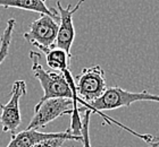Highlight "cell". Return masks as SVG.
<instances>
[{
    "mask_svg": "<svg viewBox=\"0 0 159 147\" xmlns=\"http://www.w3.org/2000/svg\"><path fill=\"white\" fill-rule=\"evenodd\" d=\"M32 71L34 77L40 82V85L43 89V96L41 100L48 98L65 97L75 100L77 95L75 93V84L74 77L70 69L64 72L47 71L41 65V54L35 51H30L29 53Z\"/></svg>",
    "mask_w": 159,
    "mask_h": 147,
    "instance_id": "7a4b0ae2",
    "label": "cell"
},
{
    "mask_svg": "<svg viewBox=\"0 0 159 147\" xmlns=\"http://www.w3.org/2000/svg\"><path fill=\"white\" fill-rule=\"evenodd\" d=\"M40 52L44 53L47 65L51 70L57 72H64L70 69V63L72 56H68L64 50L59 48H42Z\"/></svg>",
    "mask_w": 159,
    "mask_h": 147,
    "instance_id": "30bf717a",
    "label": "cell"
},
{
    "mask_svg": "<svg viewBox=\"0 0 159 147\" xmlns=\"http://www.w3.org/2000/svg\"><path fill=\"white\" fill-rule=\"evenodd\" d=\"M67 141H68L67 138H55V139H49V141L38 143L32 147H61Z\"/></svg>",
    "mask_w": 159,
    "mask_h": 147,
    "instance_id": "4fadbf2b",
    "label": "cell"
},
{
    "mask_svg": "<svg viewBox=\"0 0 159 147\" xmlns=\"http://www.w3.org/2000/svg\"><path fill=\"white\" fill-rule=\"evenodd\" d=\"M92 115V111L86 109L84 111V117L82 119V141L84 143L83 147H91L90 144V136H89V123H90V117Z\"/></svg>",
    "mask_w": 159,
    "mask_h": 147,
    "instance_id": "7c38bea8",
    "label": "cell"
},
{
    "mask_svg": "<svg viewBox=\"0 0 159 147\" xmlns=\"http://www.w3.org/2000/svg\"><path fill=\"white\" fill-rule=\"evenodd\" d=\"M142 101H148V102H157L159 103V95L151 94L148 91H142V92H129L120 87H107L106 92L100 96L98 100L93 101L92 103H90L89 105H86L85 109H89L93 112H96L100 117H102L108 124H116L119 128H123L124 130L127 132L132 134L133 136L142 139L144 143L148 144H152L153 141H157V137H153L149 134H139L136 131L132 130L131 128L126 127L124 124H122L118 121L114 120L108 115H103L102 111H110V110H116L119 108H127L131 104L135 103V102H142Z\"/></svg>",
    "mask_w": 159,
    "mask_h": 147,
    "instance_id": "6da1fadb",
    "label": "cell"
},
{
    "mask_svg": "<svg viewBox=\"0 0 159 147\" xmlns=\"http://www.w3.org/2000/svg\"><path fill=\"white\" fill-rule=\"evenodd\" d=\"M15 25H16V20L14 18H9L7 20L6 27L0 36V65L5 61V59L9 53V46L11 43V39H13Z\"/></svg>",
    "mask_w": 159,
    "mask_h": 147,
    "instance_id": "8fae6325",
    "label": "cell"
},
{
    "mask_svg": "<svg viewBox=\"0 0 159 147\" xmlns=\"http://www.w3.org/2000/svg\"><path fill=\"white\" fill-rule=\"evenodd\" d=\"M55 138H67L68 141H82V136H75L67 129L61 132H41L38 129H25L11 136L6 147H32L33 145Z\"/></svg>",
    "mask_w": 159,
    "mask_h": 147,
    "instance_id": "ba28073f",
    "label": "cell"
},
{
    "mask_svg": "<svg viewBox=\"0 0 159 147\" xmlns=\"http://www.w3.org/2000/svg\"><path fill=\"white\" fill-rule=\"evenodd\" d=\"M91 147H92V146H91Z\"/></svg>",
    "mask_w": 159,
    "mask_h": 147,
    "instance_id": "5bb4252c",
    "label": "cell"
},
{
    "mask_svg": "<svg viewBox=\"0 0 159 147\" xmlns=\"http://www.w3.org/2000/svg\"><path fill=\"white\" fill-rule=\"evenodd\" d=\"M85 0H80L76 3V6L70 8V5L67 7H63L59 0L56 1L57 11L59 15V27H58V33H57L56 41L53 43L55 48H59L64 50L68 56L70 54V48L73 45L74 39H75V28L73 24V16L82 6Z\"/></svg>",
    "mask_w": 159,
    "mask_h": 147,
    "instance_id": "52a82bcc",
    "label": "cell"
},
{
    "mask_svg": "<svg viewBox=\"0 0 159 147\" xmlns=\"http://www.w3.org/2000/svg\"><path fill=\"white\" fill-rule=\"evenodd\" d=\"M0 7L17 8V9L39 13L40 15H48L52 17L53 19L59 20V15L57 9L48 6L47 0H0Z\"/></svg>",
    "mask_w": 159,
    "mask_h": 147,
    "instance_id": "9c48e42d",
    "label": "cell"
},
{
    "mask_svg": "<svg viewBox=\"0 0 159 147\" xmlns=\"http://www.w3.org/2000/svg\"><path fill=\"white\" fill-rule=\"evenodd\" d=\"M58 27L59 20L53 19L48 15H40L38 19L31 23L29 31L24 33V39L39 50L42 48H52Z\"/></svg>",
    "mask_w": 159,
    "mask_h": 147,
    "instance_id": "8992f818",
    "label": "cell"
},
{
    "mask_svg": "<svg viewBox=\"0 0 159 147\" xmlns=\"http://www.w3.org/2000/svg\"><path fill=\"white\" fill-rule=\"evenodd\" d=\"M77 102L83 108L101 96L107 89L105 70L100 66H91L84 68L80 75L74 78Z\"/></svg>",
    "mask_w": 159,
    "mask_h": 147,
    "instance_id": "3957f363",
    "label": "cell"
},
{
    "mask_svg": "<svg viewBox=\"0 0 159 147\" xmlns=\"http://www.w3.org/2000/svg\"><path fill=\"white\" fill-rule=\"evenodd\" d=\"M77 105V98L70 100L65 97L40 100L34 106V115L26 129H39L65 115H72L74 106Z\"/></svg>",
    "mask_w": 159,
    "mask_h": 147,
    "instance_id": "277c9868",
    "label": "cell"
},
{
    "mask_svg": "<svg viewBox=\"0 0 159 147\" xmlns=\"http://www.w3.org/2000/svg\"><path fill=\"white\" fill-rule=\"evenodd\" d=\"M26 94V83L18 79L14 82L10 92V98L6 104H0V124L2 132H8L11 136L17 132L22 124V115L20 110V101Z\"/></svg>",
    "mask_w": 159,
    "mask_h": 147,
    "instance_id": "5b68a950",
    "label": "cell"
}]
</instances>
